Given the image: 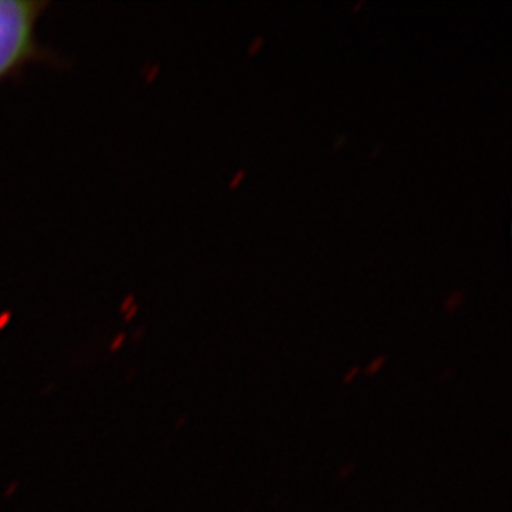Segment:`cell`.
<instances>
[{
	"mask_svg": "<svg viewBox=\"0 0 512 512\" xmlns=\"http://www.w3.org/2000/svg\"><path fill=\"white\" fill-rule=\"evenodd\" d=\"M242 176H244V170L237 171V173L234 174V178L231 179V183H229V188H236L239 181H241Z\"/></svg>",
	"mask_w": 512,
	"mask_h": 512,
	"instance_id": "obj_4",
	"label": "cell"
},
{
	"mask_svg": "<svg viewBox=\"0 0 512 512\" xmlns=\"http://www.w3.org/2000/svg\"><path fill=\"white\" fill-rule=\"evenodd\" d=\"M463 292H455V294L451 295L450 299H448V302H446V305L448 307H455L458 302H461L463 300Z\"/></svg>",
	"mask_w": 512,
	"mask_h": 512,
	"instance_id": "obj_3",
	"label": "cell"
},
{
	"mask_svg": "<svg viewBox=\"0 0 512 512\" xmlns=\"http://www.w3.org/2000/svg\"><path fill=\"white\" fill-rule=\"evenodd\" d=\"M47 9V2L37 0H0V83L30 63L52 58L39 40L40 19Z\"/></svg>",
	"mask_w": 512,
	"mask_h": 512,
	"instance_id": "obj_1",
	"label": "cell"
},
{
	"mask_svg": "<svg viewBox=\"0 0 512 512\" xmlns=\"http://www.w3.org/2000/svg\"><path fill=\"white\" fill-rule=\"evenodd\" d=\"M262 42H264V37H262V35H257L256 39L252 40V44L249 45V55L256 54V50L261 47Z\"/></svg>",
	"mask_w": 512,
	"mask_h": 512,
	"instance_id": "obj_2",
	"label": "cell"
}]
</instances>
